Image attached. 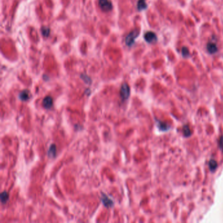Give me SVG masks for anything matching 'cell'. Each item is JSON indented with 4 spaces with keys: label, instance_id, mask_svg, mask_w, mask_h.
Segmentation results:
<instances>
[{
    "label": "cell",
    "instance_id": "cell-16",
    "mask_svg": "<svg viewBox=\"0 0 223 223\" xmlns=\"http://www.w3.org/2000/svg\"><path fill=\"white\" fill-rule=\"evenodd\" d=\"M187 126V130H186V128H185V127H184V129H183V131H184V134H185L186 136H188H188H190L191 134H190V132H191V130H189V128H188V127L187 126Z\"/></svg>",
    "mask_w": 223,
    "mask_h": 223
},
{
    "label": "cell",
    "instance_id": "cell-14",
    "mask_svg": "<svg viewBox=\"0 0 223 223\" xmlns=\"http://www.w3.org/2000/svg\"><path fill=\"white\" fill-rule=\"evenodd\" d=\"M41 33L43 36L44 37H48L50 33V29L47 27H43L41 28Z\"/></svg>",
    "mask_w": 223,
    "mask_h": 223
},
{
    "label": "cell",
    "instance_id": "cell-6",
    "mask_svg": "<svg viewBox=\"0 0 223 223\" xmlns=\"http://www.w3.org/2000/svg\"><path fill=\"white\" fill-rule=\"evenodd\" d=\"M53 104V99L51 96H47L43 100V105L44 108L50 109L51 108Z\"/></svg>",
    "mask_w": 223,
    "mask_h": 223
},
{
    "label": "cell",
    "instance_id": "cell-1",
    "mask_svg": "<svg viewBox=\"0 0 223 223\" xmlns=\"http://www.w3.org/2000/svg\"><path fill=\"white\" fill-rule=\"evenodd\" d=\"M139 32L137 30H133L129 34H128L126 39H125V42H126V44H127L128 46L129 47H131L132 46L133 43H135V40L136 39L137 37V36H139Z\"/></svg>",
    "mask_w": 223,
    "mask_h": 223
},
{
    "label": "cell",
    "instance_id": "cell-2",
    "mask_svg": "<svg viewBox=\"0 0 223 223\" xmlns=\"http://www.w3.org/2000/svg\"><path fill=\"white\" fill-rule=\"evenodd\" d=\"M99 6L105 12H109L113 9V5L109 0H99Z\"/></svg>",
    "mask_w": 223,
    "mask_h": 223
},
{
    "label": "cell",
    "instance_id": "cell-12",
    "mask_svg": "<svg viewBox=\"0 0 223 223\" xmlns=\"http://www.w3.org/2000/svg\"><path fill=\"white\" fill-rule=\"evenodd\" d=\"M209 167L211 171H214L217 168V163L214 160H211L209 162Z\"/></svg>",
    "mask_w": 223,
    "mask_h": 223
},
{
    "label": "cell",
    "instance_id": "cell-9",
    "mask_svg": "<svg viewBox=\"0 0 223 223\" xmlns=\"http://www.w3.org/2000/svg\"><path fill=\"white\" fill-rule=\"evenodd\" d=\"M19 98L22 101H27L30 99V93L29 91L26 90L21 92L19 94Z\"/></svg>",
    "mask_w": 223,
    "mask_h": 223
},
{
    "label": "cell",
    "instance_id": "cell-10",
    "mask_svg": "<svg viewBox=\"0 0 223 223\" xmlns=\"http://www.w3.org/2000/svg\"><path fill=\"white\" fill-rule=\"evenodd\" d=\"M56 153H57V147H56V145L54 144H52L48 151V157L51 158H53L55 157Z\"/></svg>",
    "mask_w": 223,
    "mask_h": 223
},
{
    "label": "cell",
    "instance_id": "cell-3",
    "mask_svg": "<svg viewBox=\"0 0 223 223\" xmlns=\"http://www.w3.org/2000/svg\"><path fill=\"white\" fill-rule=\"evenodd\" d=\"M130 89L127 83H124L120 88V94L122 99H127L130 96Z\"/></svg>",
    "mask_w": 223,
    "mask_h": 223
},
{
    "label": "cell",
    "instance_id": "cell-17",
    "mask_svg": "<svg viewBox=\"0 0 223 223\" xmlns=\"http://www.w3.org/2000/svg\"><path fill=\"white\" fill-rule=\"evenodd\" d=\"M219 147L222 150H223V136L220 137V139H219Z\"/></svg>",
    "mask_w": 223,
    "mask_h": 223
},
{
    "label": "cell",
    "instance_id": "cell-15",
    "mask_svg": "<svg viewBox=\"0 0 223 223\" xmlns=\"http://www.w3.org/2000/svg\"><path fill=\"white\" fill-rule=\"evenodd\" d=\"M81 78H82V80L83 81H84L85 82H86V83H89V82H90V78H89V77H88L87 75H81Z\"/></svg>",
    "mask_w": 223,
    "mask_h": 223
},
{
    "label": "cell",
    "instance_id": "cell-4",
    "mask_svg": "<svg viewBox=\"0 0 223 223\" xmlns=\"http://www.w3.org/2000/svg\"><path fill=\"white\" fill-rule=\"evenodd\" d=\"M145 40L149 43H153L157 42L158 38L156 33L153 32H147L144 36Z\"/></svg>",
    "mask_w": 223,
    "mask_h": 223
},
{
    "label": "cell",
    "instance_id": "cell-8",
    "mask_svg": "<svg viewBox=\"0 0 223 223\" xmlns=\"http://www.w3.org/2000/svg\"><path fill=\"white\" fill-rule=\"evenodd\" d=\"M137 7L138 11H141L147 8V4L145 2V0H138L137 4Z\"/></svg>",
    "mask_w": 223,
    "mask_h": 223
},
{
    "label": "cell",
    "instance_id": "cell-13",
    "mask_svg": "<svg viewBox=\"0 0 223 223\" xmlns=\"http://www.w3.org/2000/svg\"><path fill=\"white\" fill-rule=\"evenodd\" d=\"M9 199V195L7 194V192L5 191H3L2 194H1V200H2V202L3 204H5L6 203V202Z\"/></svg>",
    "mask_w": 223,
    "mask_h": 223
},
{
    "label": "cell",
    "instance_id": "cell-7",
    "mask_svg": "<svg viewBox=\"0 0 223 223\" xmlns=\"http://www.w3.org/2000/svg\"><path fill=\"white\" fill-rule=\"evenodd\" d=\"M207 50L210 54H215L218 51L217 44L213 42H209L207 44Z\"/></svg>",
    "mask_w": 223,
    "mask_h": 223
},
{
    "label": "cell",
    "instance_id": "cell-11",
    "mask_svg": "<svg viewBox=\"0 0 223 223\" xmlns=\"http://www.w3.org/2000/svg\"><path fill=\"white\" fill-rule=\"evenodd\" d=\"M181 53L184 58H188L190 57V52H189V50L187 47H183L181 49Z\"/></svg>",
    "mask_w": 223,
    "mask_h": 223
},
{
    "label": "cell",
    "instance_id": "cell-5",
    "mask_svg": "<svg viewBox=\"0 0 223 223\" xmlns=\"http://www.w3.org/2000/svg\"><path fill=\"white\" fill-rule=\"evenodd\" d=\"M102 200V202L103 203V204L105 206L106 208H111V207H113L114 204H113V202L111 200L110 198H109L106 195L104 194H102V197L101 198Z\"/></svg>",
    "mask_w": 223,
    "mask_h": 223
}]
</instances>
